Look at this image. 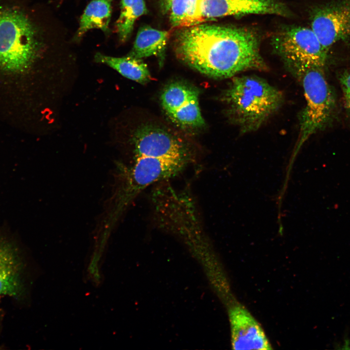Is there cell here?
Wrapping results in <instances>:
<instances>
[{"label":"cell","instance_id":"2e32d148","mask_svg":"<svg viewBox=\"0 0 350 350\" xmlns=\"http://www.w3.org/2000/svg\"><path fill=\"white\" fill-rule=\"evenodd\" d=\"M200 0H163L174 28H186L204 22L199 12Z\"/></svg>","mask_w":350,"mask_h":350},{"label":"cell","instance_id":"5b68a950","mask_svg":"<svg viewBox=\"0 0 350 350\" xmlns=\"http://www.w3.org/2000/svg\"><path fill=\"white\" fill-rule=\"evenodd\" d=\"M290 68L301 83L305 99V105L299 118V131L295 156L311 136L332 122L336 102L323 69L303 65Z\"/></svg>","mask_w":350,"mask_h":350},{"label":"cell","instance_id":"e0dca14e","mask_svg":"<svg viewBox=\"0 0 350 350\" xmlns=\"http://www.w3.org/2000/svg\"><path fill=\"white\" fill-rule=\"evenodd\" d=\"M147 12L144 0H121L116 28L122 42L126 41L131 35L136 19Z\"/></svg>","mask_w":350,"mask_h":350},{"label":"cell","instance_id":"ba28073f","mask_svg":"<svg viewBox=\"0 0 350 350\" xmlns=\"http://www.w3.org/2000/svg\"><path fill=\"white\" fill-rule=\"evenodd\" d=\"M311 28L327 52L338 42H350V0L333 1L316 8Z\"/></svg>","mask_w":350,"mask_h":350},{"label":"cell","instance_id":"3957f363","mask_svg":"<svg viewBox=\"0 0 350 350\" xmlns=\"http://www.w3.org/2000/svg\"><path fill=\"white\" fill-rule=\"evenodd\" d=\"M131 165L116 164L115 182L104 220V232L110 230L129 205L145 188L179 174L190 163L173 158L139 157Z\"/></svg>","mask_w":350,"mask_h":350},{"label":"cell","instance_id":"30bf717a","mask_svg":"<svg viewBox=\"0 0 350 350\" xmlns=\"http://www.w3.org/2000/svg\"><path fill=\"white\" fill-rule=\"evenodd\" d=\"M228 315L232 349H272L262 327L242 304L233 302L229 308Z\"/></svg>","mask_w":350,"mask_h":350},{"label":"cell","instance_id":"9c48e42d","mask_svg":"<svg viewBox=\"0 0 350 350\" xmlns=\"http://www.w3.org/2000/svg\"><path fill=\"white\" fill-rule=\"evenodd\" d=\"M160 100L168 116L178 126L191 128L205 124L198 92L194 88L178 82L171 83L164 89Z\"/></svg>","mask_w":350,"mask_h":350},{"label":"cell","instance_id":"7a4b0ae2","mask_svg":"<svg viewBox=\"0 0 350 350\" xmlns=\"http://www.w3.org/2000/svg\"><path fill=\"white\" fill-rule=\"evenodd\" d=\"M48 8L28 0H0V71L23 74L51 49L68 43Z\"/></svg>","mask_w":350,"mask_h":350},{"label":"cell","instance_id":"7c38bea8","mask_svg":"<svg viewBox=\"0 0 350 350\" xmlns=\"http://www.w3.org/2000/svg\"><path fill=\"white\" fill-rule=\"evenodd\" d=\"M19 253L12 243L0 237V296H24V264Z\"/></svg>","mask_w":350,"mask_h":350},{"label":"cell","instance_id":"52a82bcc","mask_svg":"<svg viewBox=\"0 0 350 350\" xmlns=\"http://www.w3.org/2000/svg\"><path fill=\"white\" fill-rule=\"evenodd\" d=\"M134 158L139 157L173 158L191 163L193 153L189 145L161 128L145 125L138 128L132 138Z\"/></svg>","mask_w":350,"mask_h":350},{"label":"cell","instance_id":"5bb4252c","mask_svg":"<svg viewBox=\"0 0 350 350\" xmlns=\"http://www.w3.org/2000/svg\"><path fill=\"white\" fill-rule=\"evenodd\" d=\"M170 35V31L143 26L139 30L128 55L139 59L151 56L162 58Z\"/></svg>","mask_w":350,"mask_h":350},{"label":"cell","instance_id":"4fadbf2b","mask_svg":"<svg viewBox=\"0 0 350 350\" xmlns=\"http://www.w3.org/2000/svg\"><path fill=\"white\" fill-rule=\"evenodd\" d=\"M113 0H92L81 18L79 27L72 40L78 41L89 30H101L105 35L110 32L109 23Z\"/></svg>","mask_w":350,"mask_h":350},{"label":"cell","instance_id":"8992f818","mask_svg":"<svg viewBox=\"0 0 350 350\" xmlns=\"http://www.w3.org/2000/svg\"><path fill=\"white\" fill-rule=\"evenodd\" d=\"M272 44L289 67L303 65L323 69L326 64L328 52L311 28H287L275 35Z\"/></svg>","mask_w":350,"mask_h":350},{"label":"cell","instance_id":"ac0fdd59","mask_svg":"<svg viewBox=\"0 0 350 350\" xmlns=\"http://www.w3.org/2000/svg\"><path fill=\"white\" fill-rule=\"evenodd\" d=\"M338 79L343 93L345 106L350 114V70L341 72Z\"/></svg>","mask_w":350,"mask_h":350},{"label":"cell","instance_id":"6da1fadb","mask_svg":"<svg viewBox=\"0 0 350 350\" xmlns=\"http://www.w3.org/2000/svg\"><path fill=\"white\" fill-rule=\"evenodd\" d=\"M175 43L179 58L214 78L266 68L257 35L245 28L200 23L182 30Z\"/></svg>","mask_w":350,"mask_h":350},{"label":"cell","instance_id":"277c9868","mask_svg":"<svg viewBox=\"0 0 350 350\" xmlns=\"http://www.w3.org/2000/svg\"><path fill=\"white\" fill-rule=\"evenodd\" d=\"M223 98L229 119L243 133L259 129L283 100L279 89L255 75L233 76Z\"/></svg>","mask_w":350,"mask_h":350},{"label":"cell","instance_id":"9a60e30c","mask_svg":"<svg viewBox=\"0 0 350 350\" xmlns=\"http://www.w3.org/2000/svg\"><path fill=\"white\" fill-rule=\"evenodd\" d=\"M94 61L105 64L118 71L123 76L144 84L151 79L147 66L141 60L127 55L118 57L97 52Z\"/></svg>","mask_w":350,"mask_h":350},{"label":"cell","instance_id":"8fae6325","mask_svg":"<svg viewBox=\"0 0 350 350\" xmlns=\"http://www.w3.org/2000/svg\"><path fill=\"white\" fill-rule=\"evenodd\" d=\"M199 12L204 22L228 16L249 14L287 15L283 4L275 0H200Z\"/></svg>","mask_w":350,"mask_h":350}]
</instances>
